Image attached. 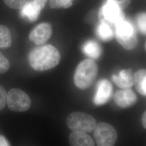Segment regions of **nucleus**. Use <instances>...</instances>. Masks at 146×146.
Instances as JSON below:
<instances>
[{
    "mask_svg": "<svg viewBox=\"0 0 146 146\" xmlns=\"http://www.w3.org/2000/svg\"><path fill=\"white\" fill-rule=\"evenodd\" d=\"M60 60V53L55 47L52 45L35 48L29 55L30 66L37 72L46 71L55 68Z\"/></svg>",
    "mask_w": 146,
    "mask_h": 146,
    "instance_id": "nucleus-1",
    "label": "nucleus"
},
{
    "mask_svg": "<svg viewBox=\"0 0 146 146\" xmlns=\"http://www.w3.org/2000/svg\"><path fill=\"white\" fill-rule=\"evenodd\" d=\"M98 66L92 59H86L78 64L74 76L75 85L80 89L89 88L97 76Z\"/></svg>",
    "mask_w": 146,
    "mask_h": 146,
    "instance_id": "nucleus-2",
    "label": "nucleus"
},
{
    "mask_svg": "<svg viewBox=\"0 0 146 146\" xmlns=\"http://www.w3.org/2000/svg\"><path fill=\"white\" fill-rule=\"evenodd\" d=\"M115 37L117 41L126 50H131L135 48L137 38L132 24L125 19L115 26Z\"/></svg>",
    "mask_w": 146,
    "mask_h": 146,
    "instance_id": "nucleus-3",
    "label": "nucleus"
},
{
    "mask_svg": "<svg viewBox=\"0 0 146 146\" xmlns=\"http://www.w3.org/2000/svg\"><path fill=\"white\" fill-rule=\"evenodd\" d=\"M68 128L73 131L90 133L94 131L96 121L88 114L76 111L68 115L66 120Z\"/></svg>",
    "mask_w": 146,
    "mask_h": 146,
    "instance_id": "nucleus-4",
    "label": "nucleus"
},
{
    "mask_svg": "<svg viewBox=\"0 0 146 146\" xmlns=\"http://www.w3.org/2000/svg\"><path fill=\"white\" fill-rule=\"evenodd\" d=\"M99 19L101 22L112 27L124 20L125 14L113 0H107L100 9Z\"/></svg>",
    "mask_w": 146,
    "mask_h": 146,
    "instance_id": "nucleus-5",
    "label": "nucleus"
},
{
    "mask_svg": "<svg viewBox=\"0 0 146 146\" xmlns=\"http://www.w3.org/2000/svg\"><path fill=\"white\" fill-rule=\"evenodd\" d=\"M6 102L9 109L15 112H24L31 106L29 96L20 89L13 88L7 94Z\"/></svg>",
    "mask_w": 146,
    "mask_h": 146,
    "instance_id": "nucleus-6",
    "label": "nucleus"
},
{
    "mask_svg": "<svg viewBox=\"0 0 146 146\" xmlns=\"http://www.w3.org/2000/svg\"><path fill=\"white\" fill-rule=\"evenodd\" d=\"M94 131L98 146H114L117 140V133L115 128L106 122L99 123Z\"/></svg>",
    "mask_w": 146,
    "mask_h": 146,
    "instance_id": "nucleus-7",
    "label": "nucleus"
},
{
    "mask_svg": "<svg viewBox=\"0 0 146 146\" xmlns=\"http://www.w3.org/2000/svg\"><path fill=\"white\" fill-rule=\"evenodd\" d=\"M52 34V27L48 23H42L31 31L29 38L37 46H41L48 41Z\"/></svg>",
    "mask_w": 146,
    "mask_h": 146,
    "instance_id": "nucleus-8",
    "label": "nucleus"
},
{
    "mask_svg": "<svg viewBox=\"0 0 146 146\" xmlns=\"http://www.w3.org/2000/svg\"><path fill=\"white\" fill-rule=\"evenodd\" d=\"M113 93V86L107 80L103 79L98 84L93 101L96 106H102L107 103Z\"/></svg>",
    "mask_w": 146,
    "mask_h": 146,
    "instance_id": "nucleus-9",
    "label": "nucleus"
},
{
    "mask_svg": "<svg viewBox=\"0 0 146 146\" xmlns=\"http://www.w3.org/2000/svg\"><path fill=\"white\" fill-rule=\"evenodd\" d=\"M115 104L121 108H128L137 102V96L129 88L124 89L115 93L114 96Z\"/></svg>",
    "mask_w": 146,
    "mask_h": 146,
    "instance_id": "nucleus-10",
    "label": "nucleus"
},
{
    "mask_svg": "<svg viewBox=\"0 0 146 146\" xmlns=\"http://www.w3.org/2000/svg\"><path fill=\"white\" fill-rule=\"evenodd\" d=\"M134 75L131 69L122 70L117 75H113L112 76V80L119 88H130L134 85Z\"/></svg>",
    "mask_w": 146,
    "mask_h": 146,
    "instance_id": "nucleus-11",
    "label": "nucleus"
},
{
    "mask_svg": "<svg viewBox=\"0 0 146 146\" xmlns=\"http://www.w3.org/2000/svg\"><path fill=\"white\" fill-rule=\"evenodd\" d=\"M69 141L71 146H95L92 138L87 134V133L82 131H73L69 136Z\"/></svg>",
    "mask_w": 146,
    "mask_h": 146,
    "instance_id": "nucleus-12",
    "label": "nucleus"
},
{
    "mask_svg": "<svg viewBox=\"0 0 146 146\" xmlns=\"http://www.w3.org/2000/svg\"><path fill=\"white\" fill-rule=\"evenodd\" d=\"M41 11L33 1H28L21 8V15L28 21L34 22L38 18Z\"/></svg>",
    "mask_w": 146,
    "mask_h": 146,
    "instance_id": "nucleus-13",
    "label": "nucleus"
},
{
    "mask_svg": "<svg viewBox=\"0 0 146 146\" xmlns=\"http://www.w3.org/2000/svg\"><path fill=\"white\" fill-rule=\"evenodd\" d=\"M82 50L84 53L90 58L97 59L101 54V48L99 44L93 40H89L83 46Z\"/></svg>",
    "mask_w": 146,
    "mask_h": 146,
    "instance_id": "nucleus-14",
    "label": "nucleus"
},
{
    "mask_svg": "<svg viewBox=\"0 0 146 146\" xmlns=\"http://www.w3.org/2000/svg\"><path fill=\"white\" fill-rule=\"evenodd\" d=\"M134 84L136 90L142 96L146 95V71L140 69L135 74Z\"/></svg>",
    "mask_w": 146,
    "mask_h": 146,
    "instance_id": "nucleus-15",
    "label": "nucleus"
},
{
    "mask_svg": "<svg viewBox=\"0 0 146 146\" xmlns=\"http://www.w3.org/2000/svg\"><path fill=\"white\" fill-rule=\"evenodd\" d=\"M96 34L102 41L106 42L110 41L114 37L112 27L102 22L97 27Z\"/></svg>",
    "mask_w": 146,
    "mask_h": 146,
    "instance_id": "nucleus-16",
    "label": "nucleus"
},
{
    "mask_svg": "<svg viewBox=\"0 0 146 146\" xmlns=\"http://www.w3.org/2000/svg\"><path fill=\"white\" fill-rule=\"evenodd\" d=\"M12 44L11 31L7 27L0 25V48L7 49Z\"/></svg>",
    "mask_w": 146,
    "mask_h": 146,
    "instance_id": "nucleus-17",
    "label": "nucleus"
},
{
    "mask_svg": "<svg viewBox=\"0 0 146 146\" xmlns=\"http://www.w3.org/2000/svg\"><path fill=\"white\" fill-rule=\"evenodd\" d=\"M49 6L52 9H67L73 5V0H50Z\"/></svg>",
    "mask_w": 146,
    "mask_h": 146,
    "instance_id": "nucleus-18",
    "label": "nucleus"
},
{
    "mask_svg": "<svg viewBox=\"0 0 146 146\" xmlns=\"http://www.w3.org/2000/svg\"><path fill=\"white\" fill-rule=\"evenodd\" d=\"M5 5L14 9H21L28 0H3Z\"/></svg>",
    "mask_w": 146,
    "mask_h": 146,
    "instance_id": "nucleus-19",
    "label": "nucleus"
},
{
    "mask_svg": "<svg viewBox=\"0 0 146 146\" xmlns=\"http://www.w3.org/2000/svg\"><path fill=\"white\" fill-rule=\"evenodd\" d=\"M11 67L9 61L0 52V74H4L9 70Z\"/></svg>",
    "mask_w": 146,
    "mask_h": 146,
    "instance_id": "nucleus-20",
    "label": "nucleus"
},
{
    "mask_svg": "<svg viewBox=\"0 0 146 146\" xmlns=\"http://www.w3.org/2000/svg\"><path fill=\"white\" fill-rule=\"evenodd\" d=\"M146 16L145 13H142L138 16L137 19V26L143 34H146Z\"/></svg>",
    "mask_w": 146,
    "mask_h": 146,
    "instance_id": "nucleus-21",
    "label": "nucleus"
},
{
    "mask_svg": "<svg viewBox=\"0 0 146 146\" xmlns=\"http://www.w3.org/2000/svg\"><path fill=\"white\" fill-rule=\"evenodd\" d=\"M7 93L5 88L0 85V111L5 107Z\"/></svg>",
    "mask_w": 146,
    "mask_h": 146,
    "instance_id": "nucleus-22",
    "label": "nucleus"
},
{
    "mask_svg": "<svg viewBox=\"0 0 146 146\" xmlns=\"http://www.w3.org/2000/svg\"><path fill=\"white\" fill-rule=\"evenodd\" d=\"M122 9H125L130 5L131 0H113Z\"/></svg>",
    "mask_w": 146,
    "mask_h": 146,
    "instance_id": "nucleus-23",
    "label": "nucleus"
},
{
    "mask_svg": "<svg viewBox=\"0 0 146 146\" xmlns=\"http://www.w3.org/2000/svg\"><path fill=\"white\" fill-rule=\"evenodd\" d=\"M33 1L41 10H42L44 8L46 4L48 1V0H33Z\"/></svg>",
    "mask_w": 146,
    "mask_h": 146,
    "instance_id": "nucleus-24",
    "label": "nucleus"
},
{
    "mask_svg": "<svg viewBox=\"0 0 146 146\" xmlns=\"http://www.w3.org/2000/svg\"><path fill=\"white\" fill-rule=\"evenodd\" d=\"M10 146V145L3 136L0 135V146Z\"/></svg>",
    "mask_w": 146,
    "mask_h": 146,
    "instance_id": "nucleus-25",
    "label": "nucleus"
},
{
    "mask_svg": "<svg viewBox=\"0 0 146 146\" xmlns=\"http://www.w3.org/2000/svg\"><path fill=\"white\" fill-rule=\"evenodd\" d=\"M142 125L145 128H146V111H145V113H143V114L142 115Z\"/></svg>",
    "mask_w": 146,
    "mask_h": 146,
    "instance_id": "nucleus-26",
    "label": "nucleus"
}]
</instances>
